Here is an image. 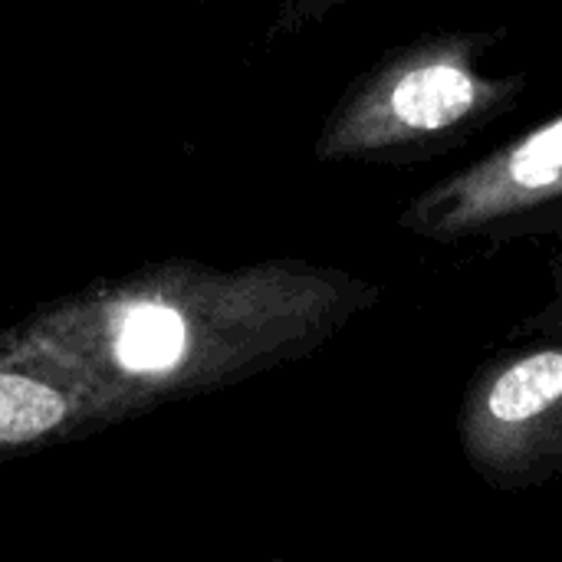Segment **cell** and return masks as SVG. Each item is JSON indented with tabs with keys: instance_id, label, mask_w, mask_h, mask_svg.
I'll list each match as a JSON object with an SVG mask.
<instances>
[{
	"instance_id": "52a82bcc",
	"label": "cell",
	"mask_w": 562,
	"mask_h": 562,
	"mask_svg": "<svg viewBox=\"0 0 562 562\" xmlns=\"http://www.w3.org/2000/svg\"><path fill=\"white\" fill-rule=\"evenodd\" d=\"M550 280H553V293H550L547 306L524 319V333H530L537 339H562V234L553 263H550Z\"/></svg>"
},
{
	"instance_id": "3957f363",
	"label": "cell",
	"mask_w": 562,
	"mask_h": 562,
	"mask_svg": "<svg viewBox=\"0 0 562 562\" xmlns=\"http://www.w3.org/2000/svg\"><path fill=\"white\" fill-rule=\"evenodd\" d=\"M398 227L445 247L560 237L562 112L418 191L402 204Z\"/></svg>"
},
{
	"instance_id": "ba28073f",
	"label": "cell",
	"mask_w": 562,
	"mask_h": 562,
	"mask_svg": "<svg viewBox=\"0 0 562 562\" xmlns=\"http://www.w3.org/2000/svg\"><path fill=\"white\" fill-rule=\"evenodd\" d=\"M254 562H293V560H280V557H277V560H254Z\"/></svg>"
},
{
	"instance_id": "5b68a950",
	"label": "cell",
	"mask_w": 562,
	"mask_h": 562,
	"mask_svg": "<svg viewBox=\"0 0 562 562\" xmlns=\"http://www.w3.org/2000/svg\"><path fill=\"white\" fill-rule=\"evenodd\" d=\"M142 412L59 366L0 356V464L132 422Z\"/></svg>"
},
{
	"instance_id": "7a4b0ae2",
	"label": "cell",
	"mask_w": 562,
	"mask_h": 562,
	"mask_svg": "<svg viewBox=\"0 0 562 562\" xmlns=\"http://www.w3.org/2000/svg\"><path fill=\"white\" fill-rule=\"evenodd\" d=\"M510 30H438L382 53L336 99L313 142L323 165H418L431 161L527 95L530 76L491 72L484 56Z\"/></svg>"
},
{
	"instance_id": "8992f818",
	"label": "cell",
	"mask_w": 562,
	"mask_h": 562,
	"mask_svg": "<svg viewBox=\"0 0 562 562\" xmlns=\"http://www.w3.org/2000/svg\"><path fill=\"white\" fill-rule=\"evenodd\" d=\"M352 0H280V7L273 10L270 23H267V40H290L300 36L319 23H326V16H333L336 10H342Z\"/></svg>"
},
{
	"instance_id": "277c9868",
	"label": "cell",
	"mask_w": 562,
	"mask_h": 562,
	"mask_svg": "<svg viewBox=\"0 0 562 562\" xmlns=\"http://www.w3.org/2000/svg\"><path fill=\"white\" fill-rule=\"evenodd\" d=\"M458 448L494 491H533L562 477V339L484 359L458 408Z\"/></svg>"
},
{
	"instance_id": "6da1fadb",
	"label": "cell",
	"mask_w": 562,
	"mask_h": 562,
	"mask_svg": "<svg viewBox=\"0 0 562 562\" xmlns=\"http://www.w3.org/2000/svg\"><path fill=\"white\" fill-rule=\"evenodd\" d=\"M379 300L342 267L168 257L33 306L0 329V356L82 372L145 415L310 359Z\"/></svg>"
}]
</instances>
